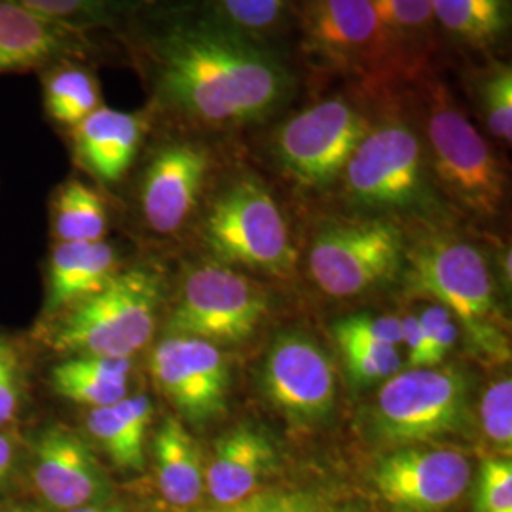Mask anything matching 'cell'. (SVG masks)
<instances>
[{"instance_id":"cell-1","label":"cell","mask_w":512,"mask_h":512,"mask_svg":"<svg viewBox=\"0 0 512 512\" xmlns=\"http://www.w3.org/2000/svg\"><path fill=\"white\" fill-rule=\"evenodd\" d=\"M124 29L147 109L171 126H264L289 109L300 90L289 55L230 29L202 4L133 16Z\"/></svg>"},{"instance_id":"cell-2","label":"cell","mask_w":512,"mask_h":512,"mask_svg":"<svg viewBox=\"0 0 512 512\" xmlns=\"http://www.w3.org/2000/svg\"><path fill=\"white\" fill-rule=\"evenodd\" d=\"M403 92L446 196L473 217H497L507 200L505 167L440 71L404 86Z\"/></svg>"},{"instance_id":"cell-3","label":"cell","mask_w":512,"mask_h":512,"mask_svg":"<svg viewBox=\"0 0 512 512\" xmlns=\"http://www.w3.org/2000/svg\"><path fill=\"white\" fill-rule=\"evenodd\" d=\"M384 92L338 86L287 114L270 131L275 164L302 188H329L342 179L349 158L365 139Z\"/></svg>"},{"instance_id":"cell-4","label":"cell","mask_w":512,"mask_h":512,"mask_svg":"<svg viewBox=\"0 0 512 512\" xmlns=\"http://www.w3.org/2000/svg\"><path fill=\"white\" fill-rule=\"evenodd\" d=\"M300 65L317 86H389L384 38L372 0H296Z\"/></svg>"},{"instance_id":"cell-5","label":"cell","mask_w":512,"mask_h":512,"mask_svg":"<svg viewBox=\"0 0 512 512\" xmlns=\"http://www.w3.org/2000/svg\"><path fill=\"white\" fill-rule=\"evenodd\" d=\"M355 205L374 211L410 209L425 190V147L403 88L385 90L372 126L342 173Z\"/></svg>"},{"instance_id":"cell-6","label":"cell","mask_w":512,"mask_h":512,"mask_svg":"<svg viewBox=\"0 0 512 512\" xmlns=\"http://www.w3.org/2000/svg\"><path fill=\"white\" fill-rule=\"evenodd\" d=\"M158 304L160 281L150 270L116 274L99 293L65 310L48 344L59 353L131 357L150 342Z\"/></svg>"},{"instance_id":"cell-7","label":"cell","mask_w":512,"mask_h":512,"mask_svg":"<svg viewBox=\"0 0 512 512\" xmlns=\"http://www.w3.org/2000/svg\"><path fill=\"white\" fill-rule=\"evenodd\" d=\"M412 281L458 317L471 342L490 357L505 359L509 348L497 325L494 287L475 245L452 236H427L410 255Z\"/></svg>"},{"instance_id":"cell-8","label":"cell","mask_w":512,"mask_h":512,"mask_svg":"<svg viewBox=\"0 0 512 512\" xmlns=\"http://www.w3.org/2000/svg\"><path fill=\"white\" fill-rule=\"evenodd\" d=\"M203 236L228 264L287 274L296 264L289 224L268 186L255 175H239L211 203Z\"/></svg>"},{"instance_id":"cell-9","label":"cell","mask_w":512,"mask_h":512,"mask_svg":"<svg viewBox=\"0 0 512 512\" xmlns=\"http://www.w3.org/2000/svg\"><path fill=\"white\" fill-rule=\"evenodd\" d=\"M403 256V230L393 220H332L313 239L310 270L325 293L344 298L391 279Z\"/></svg>"},{"instance_id":"cell-10","label":"cell","mask_w":512,"mask_h":512,"mask_svg":"<svg viewBox=\"0 0 512 512\" xmlns=\"http://www.w3.org/2000/svg\"><path fill=\"white\" fill-rule=\"evenodd\" d=\"M469 389L454 368H412L385 382L374 406L380 437L412 444L456 433L467 420Z\"/></svg>"},{"instance_id":"cell-11","label":"cell","mask_w":512,"mask_h":512,"mask_svg":"<svg viewBox=\"0 0 512 512\" xmlns=\"http://www.w3.org/2000/svg\"><path fill=\"white\" fill-rule=\"evenodd\" d=\"M268 308L262 289L220 264L196 268L169 317L171 336L238 344L253 336Z\"/></svg>"},{"instance_id":"cell-12","label":"cell","mask_w":512,"mask_h":512,"mask_svg":"<svg viewBox=\"0 0 512 512\" xmlns=\"http://www.w3.org/2000/svg\"><path fill=\"white\" fill-rule=\"evenodd\" d=\"M211 171V152L202 141L169 137L150 154L139 184V209L148 228L169 236L196 211Z\"/></svg>"},{"instance_id":"cell-13","label":"cell","mask_w":512,"mask_h":512,"mask_svg":"<svg viewBox=\"0 0 512 512\" xmlns=\"http://www.w3.org/2000/svg\"><path fill=\"white\" fill-rule=\"evenodd\" d=\"M150 372L165 399L186 420L205 423L224 412L230 370L215 344L200 338L169 336L154 349Z\"/></svg>"},{"instance_id":"cell-14","label":"cell","mask_w":512,"mask_h":512,"mask_svg":"<svg viewBox=\"0 0 512 512\" xmlns=\"http://www.w3.org/2000/svg\"><path fill=\"white\" fill-rule=\"evenodd\" d=\"M374 486L401 512H440L452 507L471 482V465L448 448H401L378 461Z\"/></svg>"},{"instance_id":"cell-15","label":"cell","mask_w":512,"mask_h":512,"mask_svg":"<svg viewBox=\"0 0 512 512\" xmlns=\"http://www.w3.org/2000/svg\"><path fill=\"white\" fill-rule=\"evenodd\" d=\"M264 391L296 425L323 421L334 408L336 380L329 357L304 334L275 340L264 363Z\"/></svg>"},{"instance_id":"cell-16","label":"cell","mask_w":512,"mask_h":512,"mask_svg":"<svg viewBox=\"0 0 512 512\" xmlns=\"http://www.w3.org/2000/svg\"><path fill=\"white\" fill-rule=\"evenodd\" d=\"M33 480L40 497L57 511L101 505L109 480L86 440L65 425H50L33 444Z\"/></svg>"},{"instance_id":"cell-17","label":"cell","mask_w":512,"mask_h":512,"mask_svg":"<svg viewBox=\"0 0 512 512\" xmlns=\"http://www.w3.org/2000/svg\"><path fill=\"white\" fill-rule=\"evenodd\" d=\"M384 38L391 88H404L440 71L442 42L433 0H372Z\"/></svg>"},{"instance_id":"cell-18","label":"cell","mask_w":512,"mask_h":512,"mask_svg":"<svg viewBox=\"0 0 512 512\" xmlns=\"http://www.w3.org/2000/svg\"><path fill=\"white\" fill-rule=\"evenodd\" d=\"M92 50L88 31L0 0V74L44 71L61 61H82Z\"/></svg>"},{"instance_id":"cell-19","label":"cell","mask_w":512,"mask_h":512,"mask_svg":"<svg viewBox=\"0 0 512 512\" xmlns=\"http://www.w3.org/2000/svg\"><path fill=\"white\" fill-rule=\"evenodd\" d=\"M154 122L147 107L135 112L109 107L93 110L69 129L76 164L101 183H120L135 162Z\"/></svg>"},{"instance_id":"cell-20","label":"cell","mask_w":512,"mask_h":512,"mask_svg":"<svg viewBox=\"0 0 512 512\" xmlns=\"http://www.w3.org/2000/svg\"><path fill=\"white\" fill-rule=\"evenodd\" d=\"M274 463L270 439L253 425H238L217 440L205 471V488L222 507L236 505L251 495Z\"/></svg>"},{"instance_id":"cell-21","label":"cell","mask_w":512,"mask_h":512,"mask_svg":"<svg viewBox=\"0 0 512 512\" xmlns=\"http://www.w3.org/2000/svg\"><path fill=\"white\" fill-rule=\"evenodd\" d=\"M442 48L495 57L511 33V0H433Z\"/></svg>"},{"instance_id":"cell-22","label":"cell","mask_w":512,"mask_h":512,"mask_svg":"<svg viewBox=\"0 0 512 512\" xmlns=\"http://www.w3.org/2000/svg\"><path fill=\"white\" fill-rule=\"evenodd\" d=\"M116 253L107 241L57 243L48 264L46 313L67 310L99 293L116 275Z\"/></svg>"},{"instance_id":"cell-23","label":"cell","mask_w":512,"mask_h":512,"mask_svg":"<svg viewBox=\"0 0 512 512\" xmlns=\"http://www.w3.org/2000/svg\"><path fill=\"white\" fill-rule=\"evenodd\" d=\"M150 420V399L147 395H133L109 406L92 408L86 416V429L120 469L139 471L145 467Z\"/></svg>"},{"instance_id":"cell-24","label":"cell","mask_w":512,"mask_h":512,"mask_svg":"<svg viewBox=\"0 0 512 512\" xmlns=\"http://www.w3.org/2000/svg\"><path fill=\"white\" fill-rule=\"evenodd\" d=\"M160 490L173 507H192L205 490L202 456L196 440L177 418H167L154 439Z\"/></svg>"},{"instance_id":"cell-25","label":"cell","mask_w":512,"mask_h":512,"mask_svg":"<svg viewBox=\"0 0 512 512\" xmlns=\"http://www.w3.org/2000/svg\"><path fill=\"white\" fill-rule=\"evenodd\" d=\"M131 359L74 355L52 370L55 393L67 401L101 408L128 397Z\"/></svg>"},{"instance_id":"cell-26","label":"cell","mask_w":512,"mask_h":512,"mask_svg":"<svg viewBox=\"0 0 512 512\" xmlns=\"http://www.w3.org/2000/svg\"><path fill=\"white\" fill-rule=\"evenodd\" d=\"M40 82L48 118L67 131L103 107L99 78L80 59L61 61L40 71Z\"/></svg>"},{"instance_id":"cell-27","label":"cell","mask_w":512,"mask_h":512,"mask_svg":"<svg viewBox=\"0 0 512 512\" xmlns=\"http://www.w3.org/2000/svg\"><path fill=\"white\" fill-rule=\"evenodd\" d=\"M202 6L230 29L279 50L293 33L296 0H202Z\"/></svg>"},{"instance_id":"cell-28","label":"cell","mask_w":512,"mask_h":512,"mask_svg":"<svg viewBox=\"0 0 512 512\" xmlns=\"http://www.w3.org/2000/svg\"><path fill=\"white\" fill-rule=\"evenodd\" d=\"M109 228L103 196L80 179L61 184L52 200V230L59 243L101 241Z\"/></svg>"},{"instance_id":"cell-29","label":"cell","mask_w":512,"mask_h":512,"mask_svg":"<svg viewBox=\"0 0 512 512\" xmlns=\"http://www.w3.org/2000/svg\"><path fill=\"white\" fill-rule=\"evenodd\" d=\"M478 114L499 143H512V67L509 61L488 57L471 73Z\"/></svg>"},{"instance_id":"cell-30","label":"cell","mask_w":512,"mask_h":512,"mask_svg":"<svg viewBox=\"0 0 512 512\" xmlns=\"http://www.w3.org/2000/svg\"><path fill=\"white\" fill-rule=\"evenodd\" d=\"M40 18L90 31L112 27L124 14H139L135 0H10Z\"/></svg>"},{"instance_id":"cell-31","label":"cell","mask_w":512,"mask_h":512,"mask_svg":"<svg viewBox=\"0 0 512 512\" xmlns=\"http://www.w3.org/2000/svg\"><path fill=\"white\" fill-rule=\"evenodd\" d=\"M349 376L361 385L376 384L399 374L403 359L397 346L340 344Z\"/></svg>"},{"instance_id":"cell-32","label":"cell","mask_w":512,"mask_h":512,"mask_svg":"<svg viewBox=\"0 0 512 512\" xmlns=\"http://www.w3.org/2000/svg\"><path fill=\"white\" fill-rule=\"evenodd\" d=\"M338 344H403V323L393 315H351L334 325Z\"/></svg>"},{"instance_id":"cell-33","label":"cell","mask_w":512,"mask_h":512,"mask_svg":"<svg viewBox=\"0 0 512 512\" xmlns=\"http://www.w3.org/2000/svg\"><path fill=\"white\" fill-rule=\"evenodd\" d=\"M480 420L484 435L509 458L512 448L511 378H503L486 389L480 403Z\"/></svg>"},{"instance_id":"cell-34","label":"cell","mask_w":512,"mask_h":512,"mask_svg":"<svg viewBox=\"0 0 512 512\" xmlns=\"http://www.w3.org/2000/svg\"><path fill=\"white\" fill-rule=\"evenodd\" d=\"M478 512H512L511 459H488L478 480Z\"/></svg>"},{"instance_id":"cell-35","label":"cell","mask_w":512,"mask_h":512,"mask_svg":"<svg viewBox=\"0 0 512 512\" xmlns=\"http://www.w3.org/2000/svg\"><path fill=\"white\" fill-rule=\"evenodd\" d=\"M25 399V376L19 353L12 344L0 340V427L18 418Z\"/></svg>"},{"instance_id":"cell-36","label":"cell","mask_w":512,"mask_h":512,"mask_svg":"<svg viewBox=\"0 0 512 512\" xmlns=\"http://www.w3.org/2000/svg\"><path fill=\"white\" fill-rule=\"evenodd\" d=\"M418 319L429 344L431 366L435 368L444 361L448 351L458 342V325L452 313L440 304L425 308Z\"/></svg>"},{"instance_id":"cell-37","label":"cell","mask_w":512,"mask_h":512,"mask_svg":"<svg viewBox=\"0 0 512 512\" xmlns=\"http://www.w3.org/2000/svg\"><path fill=\"white\" fill-rule=\"evenodd\" d=\"M217 512H325L308 497L294 494H264L247 497Z\"/></svg>"},{"instance_id":"cell-38","label":"cell","mask_w":512,"mask_h":512,"mask_svg":"<svg viewBox=\"0 0 512 512\" xmlns=\"http://www.w3.org/2000/svg\"><path fill=\"white\" fill-rule=\"evenodd\" d=\"M403 323V344L408 349V363L412 368H433L429 344L421 329L420 319L416 315H408L401 319Z\"/></svg>"},{"instance_id":"cell-39","label":"cell","mask_w":512,"mask_h":512,"mask_svg":"<svg viewBox=\"0 0 512 512\" xmlns=\"http://www.w3.org/2000/svg\"><path fill=\"white\" fill-rule=\"evenodd\" d=\"M18 465V444L14 437L0 431V488L8 484Z\"/></svg>"},{"instance_id":"cell-40","label":"cell","mask_w":512,"mask_h":512,"mask_svg":"<svg viewBox=\"0 0 512 512\" xmlns=\"http://www.w3.org/2000/svg\"><path fill=\"white\" fill-rule=\"evenodd\" d=\"M67 512H124L120 507H109V505H86V507H78V509H73V511Z\"/></svg>"},{"instance_id":"cell-41","label":"cell","mask_w":512,"mask_h":512,"mask_svg":"<svg viewBox=\"0 0 512 512\" xmlns=\"http://www.w3.org/2000/svg\"><path fill=\"white\" fill-rule=\"evenodd\" d=\"M0 512H33V511H27V509H0Z\"/></svg>"}]
</instances>
